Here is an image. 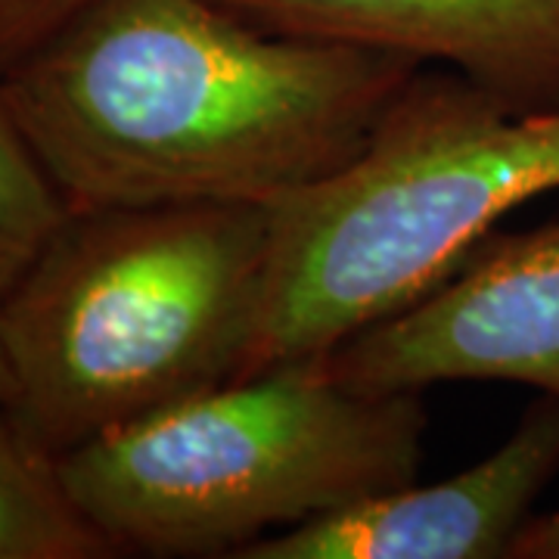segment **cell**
I'll return each mask as SVG.
<instances>
[{"label":"cell","instance_id":"6da1fadb","mask_svg":"<svg viewBox=\"0 0 559 559\" xmlns=\"http://www.w3.org/2000/svg\"><path fill=\"white\" fill-rule=\"evenodd\" d=\"M419 69L215 0H97L0 91L69 212L280 205L358 159Z\"/></svg>","mask_w":559,"mask_h":559},{"label":"cell","instance_id":"7a4b0ae2","mask_svg":"<svg viewBox=\"0 0 559 559\" xmlns=\"http://www.w3.org/2000/svg\"><path fill=\"white\" fill-rule=\"evenodd\" d=\"M271 249L274 205L69 212L0 301L10 417L60 457L240 380Z\"/></svg>","mask_w":559,"mask_h":559},{"label":"cell","instance_id":"3957f363","mask_svg":"<svg viewBox=\"0 0 559 559\" xmlns=\"http://www.w3.org/2000/svg\"><path fill=\"white\" fill-rule=\"evenodd\" d=\"M557 187L559 106L516 112L463 75L419 69L358 159L274 205L267 293L242 377L323 358L404 311L507 212Z\"/></svg>","mask_w":559,"mask_h":559},{"label":"cell","instance_id":"277c9868","mask_svg":"<svg viewBox=\"0 0 559 559\" xmlns=\"http://www.w3.org/2000/svg\"><path fill=\"white\" fill-rule=\"evenodd\" d=\"M419 392H370L323 358L224 382L57 457L69 498L116 554L242 547L417 481Z\"/></svg>","mask_w":559,"mask_h":559},{"label":"cell","instance_id":"5b68a950","mask_svg":"<svg viewBox=\"0 0 559 559\" xmlns=\"http://www.w3.org/2000/svg\"><path fill=\"white\" fill-rule=\"evenodd\" d=\"M323 360L370 392L495 380L559 401V221L488 234L441 286Z\"/></svg>","mask_w":559,"mask_h":559},{"label":"cell","instance_id":"8992f818","mask_svg":"<svg viewBox=\"0 0 559 559\" xmlns=\"http://www.w3.org/2000/svg\"><path fill=\"white\" fill-rule=\"evenodd\" d=\"M559 473V401L540 395L495 454L242 547L234 559H510Z\"/></svg>","mask_w":559,"mask_h":559},{"label":"cell","instance_id":"52a82bcc","mask_svg":"<svg viewBox=\"0 0 559 559\" xmlns=\"http://www.w3.org/2000/svg\"><path fill=\"white\" fill-rule=\"evenodd\" d=\"M255 28L448 62L516 112L559 106V0H215Z\"/></svg>","mask_w":559,"mask_h":559},{"label":"cell","instance_id":"ba28073f","mask_svg":"<svg viewBox=\"0 0 559 559\" xmlns=\"http://www.w3.org/2000/svg\"><path fill=\"white\" fill-rule=\"evenodd\" d=\"M116 557L69 498L60 463L20 423L0 417V559Z\"/></svg>","mask_w":559,"mask_h":559},{"label":"cell","instance_id":"9c48e42d","mask_svg":"<svg viewBox=\"0 0 559 559\" xmlns=\"http://www.w3.org/2000/svg\"><path fill=\"white\" fill-rule=\"evenodd\" d=\"M69 215L0 91V301Z\"/></svg>","mask_w":559,"mask_h":559},{"label":"cell","instance_id":"30bf717a","mask_svg":"<svg viewBox=\"0 0 559 559\" xmlns=\"http://www.w3.org/2000/svg\"><path fill=\"white\" fill-rule=\"evenodd\" d=\"M97 0H0V75Z\"/></svg>","mask_w":559,"mask_h":559},{"label":"cell","instance_id":"8fae6325","mask_svg":"<svg viewBox=\"0 0 559 559\" xmlns=\"http://www.w3.org/2000/svg\"><path fill=\"white\" fill-rule=\"evenodd\" d=\"M510 559H559V510L525 522L513 540Z\"/></svg>","mask_w":559,"mask_h":559},{"label":"cell","instance_id":"7c38bea8","mask_svg":"<svg viewBox=\"0 0 559 559\" xmlns=\"http://www.w3.org/2000/svg\"><path fill=\"white\" fill-rule=\"evenodd\" d=\"M10 370H7V358H3V342H0V417L10 414Z\"/></svg>","mask_w":559,"mask_h":559}]
</instances>
